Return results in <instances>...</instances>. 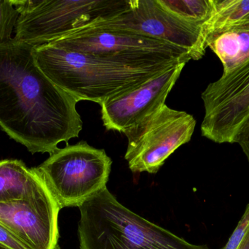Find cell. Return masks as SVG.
<instances>
[{
    "label": "cell",
    "instance_id": "1",
    "mask_svg": "<svg viewBox=\"0 0 249 249\" xmlns=\"http://www.w3.org/2000/svg\"><path fill=\"white\" fill-rule=\"evenodd\" d=\"M35 47L14 40L0 46V127L34 154L79 137L78 101L38 67Z\"/></svg>",
    "mask_w": 249,
    "mask_h": 249
},
{
    "label": "cell",
    "instance_id": "2",
    "mask_svg": "<svg viewBox=\"0 0 249 249\" xmlns=\"http://www.w3.org/2000/svg\"><path fill=\"white\" fill-rule=\"evenodd\" d=\"M34 57L54 84L78 102L91 101L100 105L182 63L133 66L110 57L74 52L53 42L35 47Z\"/></svg>",
    "mask_w": 249,
    "mask_h": 249
},
{
    "label": "cell",
    "instance_id": "3",
    "mask_svg": "<svg viewBox=\"0 0 249 249\" xmlns=\"http://www.w3.org/2000/svg\"><path fill=\"white\" fill-rule=\"evenodd\" d=\"M80 249H210L195 245L141 217L107 188L79 207Z\"/></svg>",
    "mask_w": 249,
    "mask_h": 249
},
{
    "label": "cell",
    "instance_id": "4",
    "mask_svg": "<svg viewBox=\"0 0 249 249\" xmlns=\"http://www.w3.org/2000/svg\"><path fill=\"white\" fill-rule=\"evenodd\" d=\"M19 13L14 39L34 47L108 20L129 8L130 0H13Z\"/></svg>",
    "mask_w": 249,
    "mask_h": 249
},
{
    "label": "cell",
    "instance_id": "5",
    "mask_svg": "<svg viewBox=\"0 0 249 249\" xmlns=\"http://www.w3.org/2000/svg\"><path fill=\"white\" fill-rule=\"evenodd\" d=\"M112 164L104 149L80 141L57 149L36 168L62 209L79 208L107 188Z\"/></svg>",
    "mask_w": 249,
    "mask_h": 249
},
{
    "label": "cell",
    "instance_id": "6",
    "mask_svg": "<svg viewBox=\"0 0 249 249\" xmlns=\"http://www.w3.org/2000/svg\"><path fill=\"white\" fill-rule=\"evenodd\" d=\"M196 126L193 115L162 105L124 133L128 140L124 159L130 171L158 172L177 149L190 142Z\"/></svg>",
    "mask_w": 249,
    "mask_h": 249
},
{
    "label": "cell",
    "instance_id": "7",
    "mask_svg": "<svg viewBox=\"0 0 249 249\" xmlns=\"http://www.w3.org/2000/svg\"><path fill=\"white\" fill-rule=\"evenodd\" d=\"M51 42L74 52L110 57L139 67L168 62L187 63L192 59L187 50L158 39L91 26Z\"/></svg>",
    "mask_w": 249,
    "mask_h": 249
},
{
    "label": "cell",
    "instance_id": "8",
    "mask_svg": "<svg viewBox=\"0 0 249 249\" xmlns=\"http://www.w3.org/2000/svg\"><path fill=\"white\" fill-rule=\"evenodd\" d=\"M89 26L158 39L187 50L193 60L203 58L207 48L203 26L177 19L157 0H130V7L124 13Z\"/></svg>",
    "mask_w": 249,
    "mask_h": 249
},
{
    "label": "cell",
    "instance_id": "9",
    "mask_svg": "<svg viewBox=\"0 0 249 249\" xmlns=\"http://www.w3.org/2000/svg\"><path fill=\"white\" fill-rule=\"evenodd\" d=\"M201 97L202 135L216 143H235L249 118V61L211 83Z\"/></svg>",
    "mask_w": 249,
    "mask_h": 249
},
{
    "label": "cell",
    "instance_id": "10",
    "mask_svg": "<svg viewBox=\"0 0 249 249\" xmlns=\"http://www.w3.org/2000/svg\"><path fill=\"white\" fill-rule=\"evenodd\" d=\"M60 210L48 188L29 198L0 203V224L29 249H60Z\"/></svg>",
    "mask_w": 249,
    "mask_h": 249
},
{
    "label": "cell",
    "instance_id": "11",
    "mask_svg": "<svg viewBox=\"0 0 249 249\" xmlns=\"http://www.w3.org/2000/svg\"><path fill=\"white\" fill-rule=\"evenodd\" d=\"M186 64H177L136 89L102 104V119L107 130L124 133L165 105Z\"/></svg>",
    "mask_w": 249,
    "mask_h": 249
},
{
    "label": "cell",
    "instance_id": "12",
    "mask_svg": "<svg viewBox=\"0 0 249 249\" xmlns=\"http://www.w3.org/2000/svg\"><path fill=\"white\" fill-rule=\"evenodd\" d=\"M207 48L219 57L223 75L249 61V22H240L214 31L206 39Z\"/></svg>",
    "mask_w": 249,
    "mask_h": 249
},
{
    "label": "cell",
    "instance_id": "13",
    "mask_svg": "<svg viewBox=\"0 0 249 249\" xmlns=\"http://www.w3.org/2000/svg\"><path fill=\"white\" fill-rule=\"evenodd\" d=\"M47 189L37 168L17 159L0 161V203L29 198Z\"/></svg>",
    "mask_w": 249,
    "mask_h": 249
},
{
    "label": "cell",
    "instance_id": "14",
    "mask_svg": "<svg viewBox=\"0 0 249 249\" xmlns=\"http://www.w3.org/2000/svg\"><path fill=\"white\" fill-rule=\"evenodd\" d=\"M213 13L203 25V39L218 29L240 22H249V0H212ZM207 48V46H206Z\"/></svg>",
    "mask_w": 249,
    "mask_h": 249
},
{
    "label": "cell",
    "instance_id": "15",
    "mask_svg": "<svg viewBox=\"0 0 249 249\" xmlns=\"http://www.w3.org/2000/svg\"><path fill=\"white\" fill-rule=\"evenodd\" d=\"M170 14L186 23L203 25L213 13L212 0H157Z\"/></svg>",
    "mask_w": 249,
    "mask_h": 249
},
{
    "label": "cell",
    "instance_id": "16",
    "mask_svg": "<svg viewBox=\"0 0 249 249\" xmlns=\"http://www.w3.org/2000/svg\"><path fill=\"white\" fill-rule=\"evenodd\" d=\"M19 13L13 0H0V46L8 45L14 39Z\"/></svg>",
    "mask_w": 249,
    "mask_h": 249
},
{
    "label": "cell",
    "instance_id": "17",
    "mask_svg": "<svg viewBox=\"0 0 249 249\" xmlns=\"http://www.w3.org/2000/svg\"><path fill=\"white\" fill-rule=\"evenodd\" d=\"M249 230V204L226 246L222 249H238Z\"/></svg>",
    "mask_w": 249,
    "mask_h": 249
},
{
    "label": "cell",
    "instance_id": "18",
    "mask_svg": "<svg viewBox=\"0 0 249 249\" xmlns=\"http://www.w3.org/2000/svg\"><path fill=\"white\" fill-rule=\"evenodd\" d=\"M0 244L6 249H29L0 224Z\"/></svg>",
    "mask_w": 249,
    "mask_h": 249
},
{
    "label": "cell",
    "instance_id": "19",
    "mask_svg": "<svg viewBox=\"0 0 249 249\" xmlns=\"http://www.w3.org/2000/svg\"><path fill=\"white\" fill-rule=\"evenodd\" d=\"M235 143L240 145L249 162V118L240 130L235 139Z\"/></svg>",
    "mask_w": 249,
    "mask_h": 249
},
{
    "label": "cell",
    "instance_id": "20",
    "mask_svg": "<svg viewBox=\"0 0 249 249\" xmlns=\"http://www.w3.org/2000/svg\"><path fill=\"white\" fill-rule=\"evenodd\" d=\"M238 249H249V230L247 235L244 237V240L240 244Z\"/></svg>",
    "mask_w": 249,
    "mask_h": 249
},
{
    "label": "cell",
    "instance_id": "21",
    "mask_svg": "<svg viewBox=\"0 0 249 249\" xmlns=\"http://www.w3.org/2000/svg\"><path fill=\"white\" fill-rule=\"evenodd\" d=\"M0 249H6L4 248V247H3V246H1V244H0Z\"/></svg>",
    "mask_w": 249,
    "mask_h": 249
}]
</instances>
